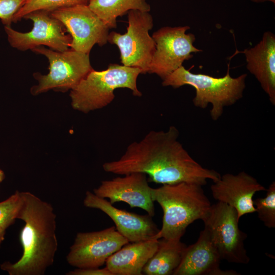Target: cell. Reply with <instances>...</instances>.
<instances>
[{
    "label": "cell",
    "mask_w": 275,
    "mask_h": 275,
    "mask_svg": "<svg viewBox=\"0 0 275 275\" xmlns=\"http://www.w3.org/2000/svg\"><path fill=\"white\" fill-rule=\"evenodd\" d=\"M179 132L174 126L167 131L151 130L141 140L133 142L118 160L105 162L104 171L124 175L132 173L148 175V182L172 184L180 182L204 185L221 175L205 168L195 160L178 141Z\"/></svg>",
    "instance_id": "cell-1"
},
{
    "label": "cell",
    "mask_w": 275,
    "mask_h": 275,
    "mask_svg": "<svg viewBox=\"0 0 275 275\" xmlns=\"http://www.w3.org/2000/svg\"><path fill=\"white\" fill-rule=\"evenodd\" d=\"M21 193L17 219L24 222L19 237L22 254L14 263H3L1 269L9 275H44L58 250L57 215L49 203L30 192Z\"/></svg>",
    "instance_id": "cell-2"
},
{
    "label": "cell",
    "mask_w": 275,
    "mask_h": 275,
    "mask_svg": "<svg viewBox=\"0 0 275 275\" xmlns=\"http://www.w3.org/2000/svg\"><path fill=\"white\" fill-rule=\"evenodd\" d=\"M202 186L183 182L151 187L152 200L160 205L163 212L161 228L154 239L180 240L190 224L202 221L211 204Z\"/></svg>",
    "instance_id": "cell-3"
},
{
    "label": "cell",
    "mask_w": 275,
    "mask_h": 275,
    "mask_svg": "<svg viewBox=\"0 0 275 275\" xmlns=\"http://www.w3.org/2000/svg\"><path fill=\"white\" fill-rule=\"evenodd\" d=\"M229 69L228 64L226 75L215 77L192 73L182 65L162 80V85L174 89L184 85L193 87L196 90L193 100L194 105L204 109L211 104L210 117L216 121L222 116L225 107L233 105L242 97L245 88L247 74L232 77Z\"/></svg>",
    "instance_id": "cell-4"
},
{
    "label": "cell",
    "mask_w": 275,
    "mask_h": 275,
    "mask_svg": "<svg viewBox=\"0 0 275 275\" xmlns=\"http://www.w3.org/2000/svg\"><path fill=\"white\" fill-rule=\"evenodd\" d=\"M141 73L139 68L116 64H111L102 71L92 69L71 90V105L84 113L102 108L114 100V91L118 88L129 89L134 96L141 97L142 94L136 85Z\"/></svg>",
    "instance_id": "cell-5"
},
{
    "label": "cell",
    "mask_w": 275,
    "mask_h": 275,
    "mask_svg": "<svg viewBox=\"0 0 275 275\" xmlns=\"http://www.w3.org/2000/svg\"><path fill=\"white\" fill-rule=\"evenodd\" d=\"M239 220L233 207L218 201L211 204L202 221L221 260L246 264L250 261L244 243L247 235L239 229Z\"/></svg>",
    "instance_id": "cell-6"
},
{
    "label": "cell",
    "mask_w": 275,
    "mask_h": 275,
    "mask_svg": "<svg viewBox=\"0 0 275 275\" xmlns=\"http://www.w3.org/2000/svg\"><path fill=\"white\" fill-rule=\"evenodd\" d=\"M32 51L46 57L49 63L47 74H35L38 84L31 89L34 95L51 89L62 92L72 90L93 69L89 54L83 52L71 49L60 52L42 46Z\"/></svg>",
    "instance_id": "cell-7"
},
{
    "label": "cell",
    "mask_w": 275,
    "mask_h": 275,
    "mask_svg": "<svg viewBox=\"0 0 275 275\" xmlns=\"http://www.w3.org/2000/svg\"><path fill=\"white\" fill-rule=\"evenodd\" d=\"M149 12L129 11L127 32L124 34L111 32L107 39L118 47L123 65L139 68L144 74L148 73L156 50V43L149 34L153 26Z\"/></svg>",
    "instance_id": "cell-8"
},
{
    "label": "cell",
    "mask_w": 275,
    "mask_h": 275,
    "mask_svg": "<svg viewBox=\"0 0 275 275\" xmlns=\"http://www.w3.org/2000/svg\"><path fill=\"white\" fill-rule=\"evenodd\" d=\"M189 29L187 25L164 26L153 34L156 50L148 73L156 74L163 80L185 61L192 58L193 53L202 51L194 45L195 35L186 33Z\"/></svg>",
    "instance_id": "cell-9"
},
{
    "label": "cell",
    "mask_w": 275,
    "mask_h": 275,
    "mask_svg": "<svg viewBox=\"0 0 275 275\" xmlns=\"http://www.w3.org/2000/svg\"><path fill=\"white\" fill-rule=\"evenodd\" d=\"M50 14L70 34L71 49L89 54L95 44L102 46L108 42L109 28L88 5L62 8Z\"/></svg>",
    "instance_id": "cell-10"
},
{
    "label": "cell",
    "mask_w": 275,
    "mask_h": 275,
    "mask_svg": "<svg viewBox=\"0 0 275 275\" xmlns=\"http://www.w3.org/2000/svg\"><path fill=\"white\" fill-rule=\"evenodd\" d=\"M128 242L115 226L98 231L78 232L66 261L76 268H99Z\"/></svg>",
    "instance_id": "cell-11"
},
{
    "label": "cell",
    "mask_w": 275,
    "mask_h": 275,
    "mask_svg": "<svg viewBox=\"0 0 275 275\" xmlns=\"http://www.w3.org/2000/svg\"><path fill=\"white\" fill-rule=\"evenodd\" d=\"M23 18L33 21V29L29 32L21 33L11 26H4L8 41L12 47L21 51L32 50L42 45L60 52L69 49L71 36L65 34L62 23L52 17L49 12L35 11Z\"/></svg>",
    "instance_id": "cell-12"
},
{
    "label": "cell",
    "mask_w": 275,
    "mask_h": 275,
    "mask_svg": "<svg viewBox=\"0 0 275 275\" xmlns=\"http://www.w3.org/2000/svg\"><path fill=\"white\" fill-rule=\"evenodd\" d=\"M151 188L146 174L132 173L102 181L93 190V193L99 197L108 199L112 204L124 202L131 208H141L152 217L155 215V207Z\"/></svg>",
    "instance_id": "cell-13"
},
{
    "label": "cell",
    "mask_w": 275,
    "mask_h": 275,
    "mask_svg": "<svg viewBox=\"0 0 275 275\" xmlns=\"http://www.w3.org/2000/svg\"><path fill=\"white\" fill-rule=\"evenodd\" d=\"M84 205L90 208L99 209L107 215L114 222L117 231L129 242L153 239L159 229L148 215H140L114 207L105 199L87 191Z\"/></svg>",
    "instance_id": "cell-14"
},
{
    "label": "cell",
    "mask_w": 275,
    "mask_h": 275,
    "mask_svg": "<svg viewBox=\"0 0 275 275\" xmlns=\"http://www.w3.org/2000/svg\"><path fill=\"white\" fill-rule=\"evenodd\" d=\"M213 197L218 202L233 207L238 217L256 212L253 197L256 193L267 189L257 180L244 171L234 175L227 173L210 187Z\"/></svg>",
    "instance_id": "cell-15"
},
{
    "label": "cell",
    "mask_w": 275,
    "mask_h": 275,
    "mask_svg": "<svg viewBox=\"0 0 275 275\" xmlns=\"http://www.w3.org/2000/svg\"><path fill=\"white\" fill-rule=\"evenodd\" d=\"M221 259L204 229L197 241L186 246L174 275H236L234 270H223Z\"/></svg>",
    "instance_id": "cell-16"
},
{
    "label": "cell",
    "mask_w": 275,
    "mask_h": 275,
    "mask_svg": "<svg viewBox=\"0 0 275 275\" xmlns=\"http://www.w3.org/2000/svg\"><path fill=\"white\" fill-rule=\"evenodd\" d=\"M246 68L260 83L271 104L275 105V35L265 32L255 46L245 49Z\"/></svg>",
    "instance_id": "cell-17"
},
{
    "label": "cell",
    "mask_w": 275,
    "mask_h": 275,
    "mask_svg": "<svg viewBox=\"0 0 275 275\" xmlns=\"http://www.w3.org/2000/svg\"><path fill=\"white\" fill-rule=\"evenodd\" d=\"M159 239L128 242L112 255L105 262L113 275H142L143 269L157 251Z\"/></svg>",
    "instance_id": "cell-18"
},
{
    "label": "cell",
    "mask_w": 275,
    "mask_h": 275,
    "mask_svg": "<svg viewBox=\"0 0 275 275\" xmlns=\"http://www.w3.org/2000/svg\"><path fill=\"white\" fill-rule=\"evenodd\" d=\"M159 239V246L143 269L146 275H171L180 264L186 245L180 240Z\"/></svg>",
    "instance_id": "cell-19"
},
{
    "label": "cell",
    "mask_w": 275,
    "mask_h": 275,
    "mask_svg": "<svg viewBox=\"0 0 275 275\" xmlns=\"http://www.w3.org/2000/svg\"><path fill=\"white\" fill-rule=\"evenodd\" d=\"M89 7L109 28L117 27V18L130 10L149 12L146 0H91Z\"/></svg>",
    "instance_id": "cell-20"
},
{
    "label": "cell",
    "mask_w": 275,
    "mask_h": 275,
    "mask_svg": "<svg viewBox=\"0 0 275 275\" xmlns=\"http://www.w3.org/2000/svg\"><path fill=\"white\" fill-rule=\"evenodd\" d=\"M91 0H23V4L16 14L14 22L35 11L45 10L49 12L58 9L76 5H88Z\"/></svg>",
    "instance_id": "cell-21"
},
{
    "label": "cell",
    "mask_w": 275,
    "mask_h": 275,
    "mask_svg": "<svg viewBox=\"0 0 275 275\" xmlns=\"http://www.w3.org/2000/svg\"><path fill=\"white\" fill-rule=\"evenodd\" d=\"M266 197L253 200L259 218L268 228H275V182L269 186Z\"/></svg>",
    "instance_id": "cell-22"
},
{
    "label": "cell",
    "mask_w": 275,
    "mask_h": 275,
    "mask_svg": "<svg viewBox=\"0 0 275 275\" xmlns=\"http://www.w3.org/2000/svg\"><path fill=\"white\" fill-rule=\"evenodd\" d=\"M21 192L16 191L8 198L0 202V228L6 230L17 219L22 204Z\"/></svg>",
    "instance_id": "cell-23"
},
{
    "label": "cell",
    "mask_w": 275,
    "mask_h": 275,
    "mask_svg": "<svg viewBox=\"0 0 275 275\" xmlns=\"http://www.w3.org/2000/svg\"><path fill=\"white\" fill-rule=\"evenodd\" d=\"M23 0H0V20L5 26H11L22 7Z\"/></svg>",
    "instance_id": "cell-24"
},
{
    "label": "cell",
    "mask_w": 275,
    "mask_h": 275,
    "mask_svg": "<svg viewBox=\"0 0 275 275\" xmlns=\"http://www.w3.org/2000/svg\"><path fill=\"white\" fill-rule=\"evenodd\" d=\"M67 275H113L105 267L103 268H76L66 273Z\"/></svg>",
    "instance_id": "cell-25"
},
{
    "label": "cell",
    "mask_w": 275,
    "mask_h": 275,
    "mask_svg": "<svg viewBox=\"0 0 275 275\" xmlns=\"http://www.w3.org/2000/svg\"><path fill=\"white\" fill-rule=\"evenodd\" d=\"M6 230L0 228V246L5 239Z\"/></svg>",
    "instance_id": "cell-26"
},
{
    "label": "cell",
    "mask_w": 275,
    "mask_h": 275,
    "mask_svg": "<svg viewBox=\"0 0 275 275\" xmlns=\"http://www.w3.org/2000/svg\"><path fill=\"white\" fill-rule=\"evenodd\" d=\"M251 1L255 3H262L264 2H270L273 4H275V0H250Z\"/></svg>",
    "instance_id": "cell-27"
},
{
    "label": "cell",
    "mask_w": 275,
    "mask_h": 275,
    "mask_svg": "<svg viewBox=\"0 0 275 275\" xmlns=\"http://www.w3.org/2000/svg\"><path fill=\"white\" fill-rule=\"evenodd\" d=\"M5 174L4 172L0 169V183L2 182L5 179Z\"/></svg>",
    "instance_id": "cell-28"
}]
</instances>
